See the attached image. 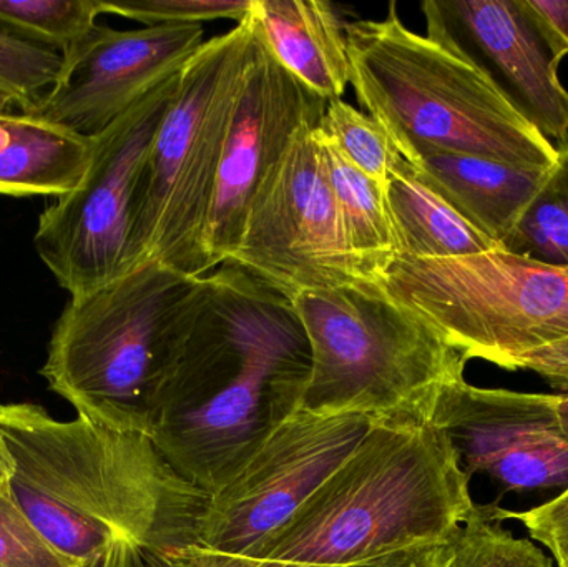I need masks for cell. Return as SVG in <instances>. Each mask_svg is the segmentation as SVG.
<instances>
[{
  "instance_id": "obj_1",
  "label": "cell",
  "mask_w": 568,
  "mask_h": 567,
  "mask_svg": "<svg viewBox=\"0 0 568 567\" xmlns=\"http://www.w3.org/2000/svg\"><path fill=\"white\" fill-rule=\"evenodd\" d=\"M311 366L293 302L225 263L183 306L150 442L176 475L213 495L301 412Z\"/></svg>"
},
{
  "instance_id": "obj_2",
  "label": "cell",
  "mask_w": 568,
  "mask_h": 567,
  "mask_svg": "<svg viewBox=\"0 0 568 567\" xmlns=\"http://www.w3.org/2000/svg\"><path fill=\"white\" fill-rule=\"evenodd\" d=\"M10 489L36 531L79 567H136L142 551L192 545L209 493L176 475L150 438L33 403L0 405Z\"/></svg>"
},
{
  "instance_id": "obj_3",
  "label": "cell",
  "mask_w": 568,
  "mask_h": 567,
  "mask_svg": "<svg viewBox=\"0 0 568 567\" xmlns=\"http://www.w3.org/2000/svg\"><path fill=\"white\" fill-rule=\"evenodd\" d=\"M469 485L443 429L381 422L283 526L219 567H347L453 543L476 506Z\"/></svg>"
},
{
  "instance_id": "obj_4",
  "label": "cell",
  "mask_w": 568,
  "mask_h": 567,
  "mask_svg": "<svg viewBox=\"0 0 568 567\" xmlns=\"http://www.w3.org/2000/svg\"><path fill=\"white\" fill-rule=\"evenodd\" d=\"M351 85L406 162L426 150L554 169L559 146L527 122L466 57L404 26L396 3L381 20L346 23Z\"/></svg>"
},
{
  "instance_id": "obj_5",
  "label": "cell",
  "mask_w": 568,
  "mask_h": 567,
  "mask_svg": "<svg viewBox=\"0 0 568 567\" xmlns=\"http://www.w3.org/2000/svg\"><path fill=\"white\" fill-rule=\"evenodd\" d=\"M200 279L146 262L70 296L40 375L82 418L149 438Z\"/></svg>"
},
{
  "instance_id": "obj_6",
  "label": "cell",
  "mask_w": 568,
  "mask_h": 567,
  "mask_svg": "<svg viewBox=\"0 0 568 567\" xmlns=\"http://www.w3.org/2000/svg\"><path fill=\"white\" fill-rule=\"evenodd\" d=\"M255 49L252 13L206 40L180 72L175 99L136 183L130 272L160 262L205 276V235L226 139Z\"/></svg>"
},
{
  "instance_id": "obj_7",
  "label": "cell",
  "mask_w": 568,
  "mask_h": 567,
  "mask_svg": "<svg viewBox=\"0 0 568 567\" xmlns=\"http://www.w3.org/2000/svg\"><path fill=\"white\" fill-rule=\"evenodd\" d=\"M293 306L311 346V415L429 422L440 388L464 378L466 358L377 283L304 292Z\"/></svg>"
},
{
  "instance_id": "obj_8",
  "label": "cell",
  "mask_w": 568,
  "mask_h": 567,
  "mask_svg": "<svg viewBox=\"0 0 568 567\" xmlns=\"http://www.w3.org/2000/svg\"><path fill=\"white\" fill-rule=\"evenodd\" d=\"M379 288L460 355L510 372L519 356L568 338V266L490 250L446 260L397 256Z\"/></svg>"
},
{
  "instance_id": "obj_9",
  "label": "cell",
  "mask_w": 568,
  "mask_h": 567,
  "mask_svg": "<svg viewBox=\"0 0 568 567\" xmlns=\"http://www.w3.org/2000/svg\"><path fill=\"white\" fill-rule=\"evenodd\" d=\"M377 423L367 415L301 409L229 485L210 495L192 545L142 551L136 567H219L245 558L356 453Z\"/></svg>"
},
{
  "instance_id": "obj_10",
  "label": "cell",
  "mask_w": 568,
  "mask_h": 567,
  "mask_svg": "<svg viewBox=\"0 0 568 567\" xmlns=\"http://www.w3.org/2000/svg\"><path fill=\"white\" fill-rule=\"evenodd\" d=\"M226 263L291 302L304 292L377 283L344 235L317 125L293 136L256 190Z\"/></svg>"
},
{
  "instance_id": "obj_11",
  "label": "cell",
  "mask_w": 568,
  "mask_h": 567,
  "mask_svg": "<svg viewBox=\"0 0 568 567\" xmlns=\"http://www.w3.org/2000/svg\"><path fill=\"white\" fill-rule=\"evenodd\" d=\"M165 80L93 136L82 182L40 215L33 246L57 283L82 295L130 272L133 196L160 125L179 89Z\"/></svg>"
},
{
  "instance_id": "obj_12",
  "label": "cell",
  "mask_w": 568,
  "mask_h": 567,
  "mask_svg": "<svg viewBox=\"0 0 568 567\" xmlns=\"http://www.w3.org/2000/svg\"><path fill=\"white\" fill-rule=\"evenodd\" d=\"M557 393L479 388L447 383L429 422L446 433L467 478L484 475L507 493L568 488V442Z\"/></svg>"
},
{
  "instance_id": "obj_13",
  "label": "cell",
  "mask_w": 568,
  "mask_h": 567,
  "mask_svg": "<svg viewBox=\"0 0 568 567\" xmlns=\"http://www.w3.org/2000/svg\"><path fill=\"white\" fill-rule=\"evenodd\" d=\"M202 23L135 30L99 26L63 53L55 85L22 113L95 136L146 93L182 72L205 43Z\"/></svg>"
},
{
  "instance_id": "obj_14",
  "label": "cell",
  "mask_w": 568,
  "mask_h": 567,
  "mask_svg": "<svg viewBox=\"0 0 568 567\" xmlns=\"http://www.w3.org/2000/svg\"><path fill=\"white\" fill-rule=\"evenodd\" d=\"M326 105V100L284 69L255 27L252 65L226 139L206 225L209 272L229 262L256 190L293 136L303 126L320 125Z\"/></svg>"
},
{
  "instance_id": "obj_15",
  "label": "cell",
  "mask_w": 568,
  "mask_h": 567,
  "mask_svg": "<svg viewBox=\"0 0 568 567\" xmlns=\"http://www.w3.org/2000/svg\"><path fill=\"white\" fill-rule=\"evenodd\" d=\"M429 39L479 67L557 146L568 143V90L524 0H426Z\"/></svg>"
},
{
  "instance_id": "obj_16",
  "label": "cell",
  "mask_w": 568,
  "mask_h": 567,
  "mask_svg": "<svg viewBox=\"0 0 568 567\" xmlns=\"http://www.w3.org/2000/svg\"><path fill=\"white\" fill-rule=\"evenodd\" d=\"M407 163L430 192L500 249L552 170L444 150H426Z\"/></svg>"
},
{
  "instance_id": "obj_17",
  "label": "cell",
  "mask_w": 568,
  "mask_h": 567,
  "mask_svg": "<svg viewBox=\"0 0 568 567\" xmlns=\"http://www.w3.org/2000/svg\"><path fill=\"white\" fill-rule=\"evenodd\" d=\"M256 32L270 52L321 99L343 97L351 82L346 20L321 0H255Z\"/></svg>"
},
{
  "instance_id": "obj_18",
  "label": "cell",
  "mask_w": 568,
  "mask_h": 567,
  "mask_svg": "<svg viewBox=\"0 0 568 567\" xmlns=\"http://www.w3.org/2000/svg\"><path fill=\"white\" fill-rule=\"evenodd\" d=\"M92 155L93 136L27 113L0 115L3 195H65L82 182Z\"/></svg>"
},
{
  "instance_id": "obj_19",
  "label": "cell",
  "mask_w": 568,
  "mask_h": 567,
  "mask_svg": "<svg viewBox=\"0 0 568 567\" xmlns=\"http://www.w3.org/2000/svg\"><path fill=\"white\" fill-rule=\"evenodd\" d=\"M384 196L399 243V256L446 260L500 249L430 192L404 159L384 186Z\"/></svg>"
},
{
  "instance_id": "obj_20",
  "label": "cell",
  "mask_w": 568,
  "mask_h": 567,
  "mask_svg": "<svg viewBox=\"0 0 568 567\" xmlns=\"http://www.w3.org/2000/svg\"><path fill=\"white\" fill-rule=\"evenodd\" d=\"M324 152L331 190L347 243L354 255L359 256L379 280L381 272L399 256V243L384 189L349 165L326 140Z\"/></svg>"
},
{
  "instance_id": "obj_21",
  "label": "cell",
  "mask_w": 568,
  "mask_h": 567,
  "mask_svg": "<svg viewBox=\"0 0 568 567\" xmlns=\"http://www.w3.org/2000/svg\"><path fill=\"white\" fill-rule=\"evenodd\" d=\"M559 152V162L504 240L503 250L547 265L568 266V143Z\"/></svg>"
},
{
  "instance_id": "obj_22",
  "label": "cell",
  "mask_w": 568,
  "mask_h": 567,
  "mask_svg": "<svg viewBox=\"0 0 568 567\" xmlns=\"http://www.w3.org/2000/svg\"><path fill=\"white\" fill-rule=\"evenodd\" d=\"M506 509L499 502L474 506L450 543L447 567H556L552 556L532 539L516 538L504 528Z\"/></svg>"
},
{
  "instance_id": "obj_23",
  "label": "cell",
  "mask_w": 568,
  "mask_h": 567,
  "mask_svg": "<svg viewBox=\"0 0 568 567\" xmlns=\"http://www.w3.org/2000/svg\"><path fill=\"white\" fill-rule=\"evenodd\" d=\"M317 130L349 165L383 189L403 162L386 130L343 99L327 102Z\"/></svg>"
},
{
  "instance_id": "obj_24",
  "label": "cell",
  "mask_w": 568,
  "mask_h": 567,
  "mask_svg": "<svg viewBox=\"0 0 568 567\" xmlns=\"http://www.w3.org/2000/svg\"><path fill=\"white\" fill-rule=\"evenodd\" d=\"M100 13V0H0V26L60 52L85 39Z\"/></svg>"
},
{
  "instance_id": "obj_25",
  "label": "cell",
  "mask_w": 568,
  "mask_h": 567,
  "mask_svg": "<svg viewBox=\"0 0 568 567\" xmlns=\"http://www.w3.org/2000/svg\"><path fill=\"white\" fill-rule=\"evenodd\" d=\"M63 62L60 50L0 27V89L22 112L55 85Z\"/></svg>"
},
{
  "instance_id": "obj_26",
  "label": "cell",
  "mask_w": 568,
  "mask_h": 567,
  "mask_svg": "<svg viewBox=\"0 0 568 567\" xmlns=\"http://www.w3.org/2000/svg\"><path fill=\"white\" fill-rule=\"evenodd\" d=\"M255 0H100L102 13L125 17L146 27L232 19L243 22Z\"/></svg>"
},
{
  "instance_id": "obj_27",
  "label": "cell",
  "mask_w": 568,
  "mask_h": 567,
  "mask_svg": "<svg viewBox=\"0 0 568 567\" xmlns=\"http://www.w3.org/2000/svg\"><path fill=\"white\" fill-rule=\"evenodd\" d=\"M0 567H79L36 531L10 489L0 482Z\"/></svg>"
},
{
  "instance_id": "obj_28",
  "label": "cell",
  "mask_w": 568,
  "mask_h": 567,
  "mask_svg": "<svg viewBox=\"0 0 568 567\" xmlns=\"http://www.w3.org/2000/svg\"><path fill=\"white\" fill-rule=\"evenodd\" d=\"M507 519L523 523L530 539L540 543L552 555L557 567H568V488L529 512L506 509Z\"/></svg>"
},
{
  "instance_id": "obj_29",
  "label": "cell",
  "mask_w": 568,
  "mask_h": 567,
  "mask_svg": "<svg viewBox=\"0 0 568 567\" xmlns=\"http://www.w3.org/2000/svg\"><path fill=\"white\" fill-rule=\"evenodd\" d=\"M520 369L540 376L559 395H568V338L519 356L510 372Z\"/></svg>"
},
{
  "instance_id": "obj_30",
  "label": "cell",
  "mask_w": 568,
  "mask_h": 567,
  "mask_svg": "<svg viewBox=\"0 0 568 567\" xmlns=\"http://www.w3.org/2000/svg\"><path fill=\"white\" fill-rule=\"evenodd\" d=\"M557 62L568 55V0H524Z\"/></svg>"
},
{
  "instance_id": "obj_31",
  "label": "cell",
  "mask_w": 568,
  "mask_h": 567,
  "mask_svg": "<svg viewBox=\"0 0 568 567\" xmlns=\"http://www.w3.org/2000/svg\"><path fill=\"white\" fill-rule=\"evenodd\" d=\"M450 561V543L410 546L389 555L377 556L347 567H447Z\"/></svg>"
},
{
  "instance_id": "obj_32",
  "label": "cell",
  "mask_w": 568,
  "mask_h": 567,
  "mask_svg": "<svg viewBox=\"0 0 568 567\" xmlns=\"http://www.w3.org/2000/svg\"><path fill=\"white\" fill-rule=\"evenodd\" d=\"M557 413H559L560 426H562L564 435H566L568 442V395H559V398H557Z\"/></svg>"
},
{
  "instance_id": "obj_33",
  "label": "cell",
  "mask_w": 568,
  "mask_h": 567,
  "mask_svg": "<svg viewBox=\"0 0 568 567\" xmlns=\"http://www.w3.org/2000/svg\"><path fill=\"white\" fill-rule=\"evenodd\" d=\"M10 472H12V466H10L9 455H7L2 436H0V482H2V479L10 478Z\"/></svg>"
},
{
  "instance_id": "obj_34",
  "label": "cell",
  "mask_w": 568,
  "mask_h": 567,
  "mask_svg": "<svg viewBox=\"0 0 568 567\" xmlns=\"http://www.w3.org/2000/svg\"><path fill=\"white\" fill-rule=\"evenodd\" d=\"M13 103L12 97L6 92V90L0 89V115H3V110H6L7 105Z\"/></svg>"
}]
</instances>
